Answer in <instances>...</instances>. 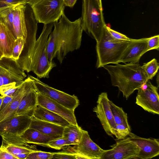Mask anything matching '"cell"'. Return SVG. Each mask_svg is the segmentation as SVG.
<instances>
[{
	"label": "cell",
	"mask_w": 159,
	"mask_h": 159,
	"mask_svg": "<svg viewBox=\"0 0 159 159\" xmlns=\"http://www.w3.org/2000/svg\"><path fill=\"white\" fill-rule=\"evenodd\" d=\"M15 6H11L0 9V21L9 29L14 36L13 22Z\"/></svg>",
	"instance_id": "cell-26"
},
{
	"label": "cell",
	"mask_w": 159,
	"mask_h": 159,
	"mask_svg": "<svg viewBox=\"0 0 159 159\" xmlns=\"http://www.w3.org/2000/svg\"><path fill=\"white\" fill-rule=\"evenodd\" d=\"M4 96L1 95L0 96V108L2 105V102L3 99L4 98Z\"/></svg>",
	"instance_id": "cell-46"
},
{
	"label": "cell",
	"mask_w": 159,
	"mask_h": 159,
	"mask_svg": "<svg viewBox=\"0 0 159 159\" xmlns=\"http://www.w3.org/2000/svg\"><path fill=\"white\" fill-rule=\"evenodd\" d=\"M38 22L30 5L22 4L15 7L13 27L16 39L22 38L26 41L19 59L23 60L30 56L36 40Z\"/></svg>",
	"instance_id": "cell-4"
},
{
	"label": "cell",
	"mask_w": 159,
	"mask_h": 159,
	"mask_svg": "<svg viewBox=\"0 0 159 159\" xmlns=\"http://www.w3.org/2000/svg\"><path fill=\"white\" fill-rule=\"evenodd\" d=\"M158 88L150 80L137 90L135 103L144 110L154 114H159V95Z\"/></svg>",
	"instance_id": "cell-9"
},
{
	"label": "cell",
	"mask_w": 159,
	"mask_h": 159,
	"mask_svg": "<svg viewBox=\"0 0 159 159\" xmlns=\"http://www.w3.org/2000/svg\"><path fill=\"white\" fill-rule=\"evenodd\" d=\"M32 117L64 127L70 124L67 120L60 116L38 104Z\"/></svg>",
	"instance_id": "cell-23"
},
{
	"label": "cell",
	"mask_w": 159,
	"mask_h": 159,
	"mask_svg": "<svg viewBox=\"0 0 159 159\" xmlns=\"http://www.w3.org/2000/svg\"><path fill=\"white\" fill-rule=\"evenodd\" d=\"M37 104L60 116L70 124L78 125L74 111L66 108L61 105L37 93Z\"/></svg>",
	"instance_id": "cell-19"
},
{
	"label": "cell",
	"mask_w": 159,
	"mask_h": 159,
	"mask_svg": "<svg viewBox=\"0 0 159 159\" xmlns=\"http://www.w3.org/2000/svg\"><path fill=\"white\" fill-rule=\"evenodd\" d=\"M83 129L78 125L70 124L64 127L62 136L72 145H77L81 139Z\"/></svg>",
	"instance_id": "cell-25"
},
{
	"label": "cell",
	"mask_w": 159,
	"mask_h": 159,
	"mask_svg": "<svg viewBox=\"0 0 159 159\" xmlns=\"http://www.w3.org/2000/svg\"><path fill=\"white\" fill-rule=\"evenodd\" d=\"M109 99L106 92H102L98 96L97 106L93 108L106 133L113 137L116 124L110 107Z\"/></svg>",
	"instance_id": "cell-10"
},
{
	"label": "cell",
	"mask_w": 159,
	"mask_h": 159,
	"mask_svg": "<svg viewBox=\"0 0 159 159\" xmlns=\"http://www.w3.org/2000/svg\"><path fill=\"white\" fill-rule=\"evenodd\" d=\"M100 9L103 10L102 0H96Z\"/></svg>",
	"instance_id": "cell-44"
},
{
	"label": "cell",
	"mask_w": 159,
	"mask_h": 159,
	"mask_svg": "<svg viewBox=\"0 0 159 159\" xmlns=\"http://www.w3.org/2000/svg\"><path fill=\"white\" fill-rule=\"evenodd\" d=\"M159 35H156L148 38V44L146 52L152 49L159 50Z\"/></svg>",
	"instance_id": "cell-34"
},
{
	"label": "cell",
	"mask_w": 159,
	"mask_h": 159,
	"mask_svg": "<svg viewBox=\"0 0 159 159\" xmlns=\"http://www.w3.org/2000/svg\"><path fill=\"white\" fill-rule=\"evenodd\" d=\"M30 153H21L18 154L14 155L18 159H26V158Z\"/></svg>",
	"instance_id": "cell-41"
},
{
	"label": "cell",
	"mask_w": 159,
	"mask_h": 159,
	"mask_svg": "<svg viewBox=\"0 0 159 159\" xmlns=\"http://www.w3.org/2000/svg\"><path fill=\"white\" fill-rule=\"evenodd\" d=\"M53 152H47L37 150L30 153L26 159H51Z\"/></svg>",
	"instance_id": "cell-31"
},
{
	"label": "cell",
	"mask_w": 159,
	"mask_h": 159,
	"mask_svg": "<svg viewBox=\"0 0 159 159\" xmlns=\"http://www.w3.org/2000/svg\"><path fill=\"white\" fill-rule=\"evenodd\" d=\"M77 145L74 153L86 159H101L105 151L92 141L87 131L83 129L80 140Z\"/></svg>",
	"instance_id": "cell-18"
},
{
	"label": "cell",
	"mask_w": 159,
	"mask_h": 159,
	"mask_svg": "<svg viewBox=\"0 0 159 159\" xmlns=\"http://www.w3.org/2000/svg\"><path fill=\"white\" fill-rule=\"evenodd\" d=\"M2 138L0 147L13 155L21 153H30L37 150L34 146L26 142L20 135L6 134Z\"/></svg>",
	"instance_id": "cell-13"
},
{
	"label": "cell",
	"mask_w": 159,
	"mask_h": 159,
	"mask_svg": "<svg viewBox=\"0 0 159 159\" xmlns=\"http://www.w3.org/2000/svg\"><path fill=\"white\" fill-rule=\"evenodd\" d=\"M32 117L26 115L15 116L0 122V135L6 134L22 135L29 128Z\"/></svg>",
	"instance_id": "cell-14"
},
{
	"label": "cell",
	"mask_w": 159,
	"mask_h": 159,
	"mask_svg": "<svg viewBox=\"0 0 159 159\" xmlns=\"http://www.w3.org/2000/svg\"><path fill=\"white\" fill-rule=\"evenodd\" d=\"M80 23L83 31L91 36L98 42L107 26L102 10L96 0H82V15Z\"/></svg>",
	"instance_id": "cell-5"
},
{
	"label": "cell",
	"mask_w": 159,
	"mask_h": 159,
	"mask_svg": "<svg viewBox=\"0 0 159 159\" xmlns=\"http://www.w3.org/2000/svg\"><path fill=\"white\" fill-rule=\"evenodd\" d=\"M41 0H24L25 3L30 6L32 5Z\"/></svg>",
	"instance_id": "cell-42"
},
{
	"label": "cell",
	"mask_w": 159,
	"mask_h": 159,
	"mask_svg": "<svg viewBox=\"0 0 159 159\" xmlns=\"http://www.w3.org/2000/svg\"><path fill=\"white\" fill-rule=\"evenodd\" d=\"M72 145L68 140L64 139L62 136L50 141L47 147L60 150L67 145Z\"/></svg>",
	"instance_id": "cell-30"
},
{
	"label": "cell",
	"mask_w": 159,
	"mask_h": 159,
	"mask_svg": "<svg viewBox=\"0 0 159 159\" xmlns=\"http://www.w3.org/2000/svg\"><path fill=\"white\" fill-rule=\"evenodd\" d=\"M109 103L116 125H122L130 128L128 121L127 114L123 111L122 108L116 106L110 100Z\"/></svg>",
	"instance_id": "cell-27"
},
{
	"label": "cell",
	"mask_w": 159,
	"mask_h": 159,
	"mask_svg": "<svg viewBox=\"0 0 159 159\" xmlns=\"http://www.w3.org/2000/svg\"><path fill=\"white\" fill-rule=\"evenodd\" d=\"M103 67L110 75L112 85L118 87L126 99L148 80L139 63L107 65Z\"/></svg>",
	"instance_id": "cell-2"
},
{
	"label": "cell",
	"mask_w": 159,
	"mask_h": 159,
	"mask_svg": "<svg viewBox=\"0 0 159 159\" xmlns=\"http://www.w3.org/2000/svg\"><path fill=\"white\" fill-rule=\"evenodd\" d=\"M54 23L44 24L41 33L36 40L29 57L20 65L25 71H33L39 78H49V73L56 66L54 61H49L47 52L48 38Z\"/></svg>",
	"instance_id": "cell-3"
},
{
	"label": "cell",
	"mask_w": 159,
	"mask_h": 159,
	"mask_svg": "<svg viewBox=\"0 0 159 159\" xmlns=\"http://www.w3.org/2000/svg\"><path fill=\"white\" fill-rule=\"evenodd\" d=\"M29 128L48 135L62 136L64 127L32 117Z\"/></svg>",
	"instance_id": "cell-24"
},
{
	"label": "cell",
	"mask_w": 159,
	"mask_h": 159,
	"mask_svg": "<svg viewBox=\"0 0 159 159\" xmlns=\"http://www.w3.org/2000/svg\"><path fill=\"white\" fill-rule=\"evenodd\" d=\"M34 84V81L30 75L19 85L13 96V98L12 102L0 113V122L16 116L21 99Z\"/></svg>",
	"instance_id": "cell-17"
},
{
	"label": "cell",
	"mask_w": 159,
	"mask_h": 159,
	"mask_svg": "<svg viewBox=\"0 0 159 159\" xmlns=\"http://www.w3.org/2000/svg\"><path fill=\"white\" fill-rule=\"evenodd\" d=\"M138 146L140 151L137 158L151 159L159 154L158 139L141 137L130 132L127 137Z\"/></svg>",
	"instance_id": "cell-15"
},
{
	"label": "cell",
	"mask_w": 159,
	"mask_h": 159,
	"mask_svg": "<svg viewBox=\"0 0 159 159\" xmlns=\"http://www.w3.org/2000/svg\"><path fill=\"white\" fill-rule=\"evenodd\" d=\"M26 41L22 38H16L15 40L12 50L11 58L18 60L23 49Z\"/></svg>",
	"instance_id": "cell-29"
},
{
	"label": "cell",
	"mask_w": 159,
	"mask_h": 159,
	"mask_svg": "<svg viewBox=\"0 0 159 159\" xmlns=\"http://www.w3.org/2000/svg\"><path fill=\"white\" fill-rule=\"evenodd\" d=\"M157 88H158L159 86V74L158 73L157 75Z\"/></svg>",
	"instance_id": "cell-47"
},
{
	"label": "cell",
	"mask_w": 159,
	"mask_h": 159,
	"mask_svg": "<svg viewBox=\"0 0 159 159\" xmlns=\"http://www.w3.org/2000/svg\"><path fill=\"white\" fill-rule=\"evenodd\" d=\"M131 132V129L122 125H116L114 136L117 140L126 137Z\"/></svg>",
	"instance_id": "cell-32"
},
{
	"label": "cell",
	"mask_w": 159,
	"mask_h": 159,
	"mask_svg": "<svg viewBox=\"0 0 159 159\" xmlns=\"http://www.w3.org/2000/svg\"><path fill=\"white\" fill-rule=\"evenodd\" d=\"M31 6L38 22L47 24L58 21L65 6L63 0H41Z\"/></svg>",
	"instance_id": "cell-7"
},
{
	"label": "cell",
	"mask_w": 159,
	"mask_h": 159,
	"mask_svg": "<svg viewBox=\"0 0 159 159\" xmlns=\"http://www.w3.org/2000/svg\"><path fill=\"white\" fill-rule=\"evenodd\" d=\"M54 27L48 40V57L49 61L51 62L56 57L61 64L68 53L80 48L83 31L80 18L71 21L64 13L59 21L54 22Z\"/></svg>",
	"instance_id": "cell-1"
},
{
	"label": "cell",
	"mask_w": 159,
	"mask_h": 159,
	"mask_svg": "<svg viewBox=\"0 0 159 159\" xmlns=\"http://www.w3.org/2000/svg\"><path fill=\"white\" fill-rule=\"evenodd\" d=\"M4 85L3 79L2 76L0 75V88Z\"/></svg>",
	"instance_id": "cell-45"
},
{
	"label": "cell",
	"mask_w": 159,
	"mask_h": 159,
	"mask_svg": "<svg viewBox=\"0 0 159 159\" xmlns=\"http://www.w3.org/2000/svg\"><path fill=\"white\" fill-rule=\"evenodd\" d=\"M0 159H18V158L0 147Z\"/></svg>",
	"instance_id": "cell-38"
},
{
	"label": "cell",
	"mask_w": 159,
	"mask_h": 159,
	"mask_svg": "<svg viewBox=\"0 0 159 159\" xmlns=\"http://www.w3.org/2000/svg\"><path fill=\"white\" fill-rule=\"evenodd\" d=\"M0 75L3 78L4 85L15 83L18 86L27 76L17 60L7 57L0 59Z\"/></svg>",
	"instance_id": "cell-12"
},
{
	"label": "cell",
	"mask_w": 159,
	"mask_h": 159,
	"mask_svg": "<svg viewBox=\"0 0 159 159\" xmlns=\"http://www.w3.org/2000/svg\"><path fill=\"white\" fill-rule=\"evenodd\" d=\"M141 67L144 75L147 80L152 79L157 72L159 64L155 58L149 62L143 63Z\"/></svg>",
	"instance_id": "cell-28"
},
{
	"label": "cell",
	"mask_w": 159,
	"mask_h": 159,
	"mask_svg": "<svg viewBox=\"0 0 159 159\" xmlns=\"http://www.w3.org/2000/svg\"><path fill=\"white\" fill-rule=\"evenodd\" d=\"M33 80L38 93L44 95L66 108L75 110L79 104L77 96L70 95L53 88L40 81L38 78L30 75Z\"/></svg>",
	"instance_id": "cell-8"
},
{
	"label": "cell",
	"mask_w": 159,
	"mask_h": 159,
	"mask_svg": "<svg viewBox=\"0 0 159 159\" xmlns=\"http://www.w3.org/2000/svg\"><path fill=\"white\" fill-rule=\"evenodd\" d=\"M106 28L111 36L115 39L120 40H129L131 39L125 35L116 31L107 26Z\"/></svg>",
	"instance_id": "cell-36"
},
{
	"label": "cell",
	"mask_w": 159,
	"mask_h": 159,
	"mask_svg": "<svg viewBox=\"0 0 159 159\" xmlns=\"http://www.w3.org/2000/svg\"><path fill=\"white\" fill-rule=\"evenodd\" d=\"M52 158L60 159H75V153H70L66 152H53Z\"/></svg>",
	"instance_id": "cell-37"
},
{
	"label": "cell",
	"mask_w": 159,
	"mask_h": 159,
	"mask_svg": "<svg viewBox=\"0 0 159 159\" xmlns=\"http://www.w3.org/2000/svg\"><path fill=\"white\" fill-rule=\"evenodd\" d=\"M16 38L9 29L0 21V59L11 57Z\"/></svg>",
	"instance_id": "cell-21"
},
{
	"label": "cell",
	"mask_w": 159,
	"mask_h": 159,
	"mask_svg": "<svg viewBox=\"0 0 159 159\" xmlns=\"http://www.w3.org/2000/svg\"><path fill=\"white\" fill-rule=\"evenodd\" d=\"M110 147L111 149L105 150L101 159L137 158L140 151L136 144L127 137L118 140Z\"/></svg>",
	"instance_id": "cell-11"
},
{
	"label": "cell",
	"mask_w": 159,
	"mask_h": 159,
	"mask_svg": "<svg viewBox=\"0 0 159 159\" xmlns=\"http://www.w3.org/2000/svg\"><path fill=\"white\" fill-rule=\"evenodd\" d=\"M75 159H86V158L81 155L75 153Z\"/></svg>",
	"instance_id": "cell-43"
},
{
	"label": "cell",
	"mask_w": 159,
	"mask_h": 159,
	"mask_svg": "<svg viewBox=\"0 0 159 159\" xmlns=\"http://www.w3.org/2000/svg\"><path fill=\"white\" fill-rule=\"evenodd\" d=\"M130 40L115 39L111 36L106 28L100 40L96 43L97 67H103L109 64H119Z\"/></svg>",
	"instance_id": "cell-6"
},
{
	"label": "cell",
	"mask_w": 159,
	"mask_h": 159,
	"mask_svg": "<svg viewBox=\"0 0 159 159\" xmlns=\"http://www.w3.org/2000/svg\"><path fill=\"white\" fill-rule=\"evenodd\" d=\"M22 4H26L24 0H0V9Z\"/></svg>",
	"instance_id": "cell-35"
},
{
	"label": "cell",
	"mask_w": 159,
	"mask_h": 159,
	"mask_svg": "<svg viewBox=\"0 0 159 159\" xmlns=\"http://www.w3.org/2000/svg\"><path fill=\"white\" fill-rule=\"evenodd\" d=\"M77 0H63L65 6L72 8L74 7Z\"/></svg>",
	"instance_id": "cell-40"
},
{
	"label": "cell",
	"mask_w": 159,
	"mask_h": 159,
	"mask_svg": "<svg viewBox=\"0 0 159 159\" xmlns=\"http://www.w3.org/2000/svg\"><path fill=\"white\" fill-rule=\"evenodd\" d=\"M148 38L131 39L119 63H139L142 56L146 52Z\"/></svg>",
	"instance_id": "cell-16"
},
{
	"label": "cell",
	"mask_w": 159,
	"mask_h": 159,
	"mask_svg": "<svg viewBox=\"0 0 159 159\" xmlns=\"http://www.w3.org/2000/svg\"><path fill=\"white\" fill-rule=\"evenodd\" d=\"M20 136L28 143H33L47 147L50 141L62 136L48 135L35 129L29 128Z\"/></svg>",
	"instance_id": "cell-22"
},
{
	"label": "cell",
	"mask_w": 159,
	"mask_h": 159,
	"mask_svg": "<svg viewBox=\"0 0 159 159\" xmlns=\"http://www.w3.org/2000/svg\"><path fill=\"white\" fill-rule=\"evenodd\" d=\"M13 96H5L3 99L0 108V113L3 111L12 102Z\"/></svg>",
	"instance_id": "cell-39"
},
{
	"label": "cell",
	"mask_w": 159,
	"mask_h": 159,
	"mask_svg": "<svg viewBox=\"0 0 159 159\" xmlns=\"http://www.w3.org/2000/svg\"><path fill=\"white\" fill-rule=\"evenodd\" d=\"M19 86L15 83H11L3 85L0 88V94L5 96H13Z\"/></svg>",
	"instance_id": "cell-33"
},
{
	"label": "cell",
	"mask_w": 159,
	"mask_h": 159,
	"mask_svg": "<svg viewBox=\"0 0 159 159\" xmlns=\"http://www.w3.org/2000/svg\"><path fill=\"white\" fill-rule=\"evenodd\" d=\"M37 95V92L34 83V84L25 94L21 99L16 116L26 115L32 117L38 104Z\"/></svg>",
	"instance_id": "cell-20"
}]
</instances>
